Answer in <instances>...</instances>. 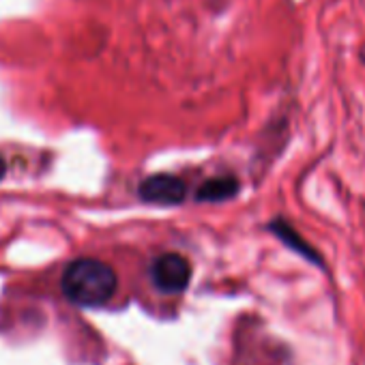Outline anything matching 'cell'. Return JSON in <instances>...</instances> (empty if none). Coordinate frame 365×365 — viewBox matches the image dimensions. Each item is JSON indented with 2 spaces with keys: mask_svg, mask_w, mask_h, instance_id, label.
<instances>
[{
  "mask_svg": "<svg viewBox=\"0 0 365 365\" xmlns=\"http://www.w3.org/2000/svg\"><path fill=\"white\" fill-rule=\"evenodd\" d=\"M63 294L78 307H103L116 294V271L97 258H78L67 264L61 279Z\"/></svg>",
  "mask_w": 365,
  "mask_h": 365,
  "instance_id": "obj_1",
  "label": "cell"
},
{
  "mask_svg": "<svg viewBox=\"0 0 365 365\" xmlns=\"http://www.w3.org/2000/svg\"><path fill=\"white\" fill-rule=\"evenodd\" d=\"M267 230L286 247V250H290L294 256H299L303 262H307L309 267H314V269H318V271H322V273H329V264H327V258H324V254L318 250V247H314L294 226H292V222H288L286 217H273L269 224H267Z\"/></svg>",
  "mask_w": 365,
  "mask_h": 365,
  "instance_id": "obj_2",
  "label": "cell"
},
{
  "mask_svg": "<svg viewBox=\"0 0 365 365\" xmlns=\"http://www.w3.org/2000/svg\"><path fill=\"white\" fill-rule=\"evenodd\" d=\"M153 284L165 294H178L192 282V264L180 254H161L150 267Z\"/></svg>",
  "mask_w": 365,
  "mask_h": 365,
  "instance_id": "obj_3",
  "label": "cell"
},
{
  "mask_svg": "<svg viewBox=\"0 0 365 365\" xmlns=\"http://www.w3.org/2000/svg\"><path fill=\"white\" fill-rule=\"evenodd\" d=\"M138 194L148 205L178 207L187 198V185H185V180L174 174H153L140 182Z\"/></svg>",
  "mask_w": 365,
  "mask_h": 365,
  "instance_id": "obj_4",
  "label": "cell"
},
{
  "mask_svg": "<svg viewBox=\"0 0 365 365\" xmlns=\"http://www.w3.org/2000/svg\"><path fill=\"white\" fill-rule=\"evenodd\" d=\"M241 192V180L237 176H215L205 180L196 192L200 202H226L237 198Z\"/></svg>",
  "mask_w": 365,
  "mask_h": 365,
  "instance_id": "obj_5",
  "label": "cell"
},
{
  "mask_svg": "<svg viewBox=\"0 0 365 365\" xmlns=\"http://www.w3.org/2000/svg\"><path fill=\"white\" fill-rule=\"evenodd\" d=\"M5 172H7V163H5L3 155H0V180H3V178H5Z\"/></svg>",
  "mask_w": 365,
  "mask_h": 365,
  "instance_id": "obj_6",
  "label": "cell"
}]
</instances>
